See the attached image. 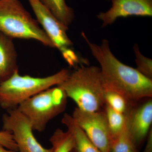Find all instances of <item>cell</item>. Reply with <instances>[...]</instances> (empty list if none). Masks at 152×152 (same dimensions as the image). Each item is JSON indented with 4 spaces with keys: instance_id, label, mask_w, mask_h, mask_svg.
<instances>
[{
    "instance_id": "8",
    "label": "cell",
    "mask_w": 152,
    "mask_h": 152,
    "mask_svg": "<svg viewBox=\"0 0 152 152\" xmlns=\"http://www.w3.org/2000/svg\"><path fill=\"white\" fill-rule=\"evenodd\" d=\"M47 35L63 56L71 50L73 44L67 34L68 27L61 23L39 0H28Z\"/></svg>"
},
{
    "instance_id": "2",
    "label": "cell",
    "mask_w": 152,
    "mask_h": 152,
    "mask_svg": "<svg viewBox=\"0 0 152 152\" xmlns=\"http://www.w3.org/2000/svg\"><path fill=\"white\" fill-rule=\"evenodd\" d=\"M57 86L64 91L79 109L89 112L104 110L105 90L100 68L81 65Z\"/></svg>"
},
{
    "instance_id": "22",
    "label": "cell",
    "mask_w": 152,
    "mask_h": 152,
    "mask_svg": "<svg viewBox=\"0 0 152 152\" xmlns=\"http://www.w3.org/2000/svg\"><path fill=\"white\" fill-rule=\"evenodd\" d=\"M109 1H110V0H109Z\"/></svg>"
},
{
    "instance_id": "17",
    "label": "cell",
    "mask_w": 152,
    "mask_h": 152,
    "mask_svg": "<svg viewBox=\"0 0 152 152\" xmlns=\"http://www.w3.org/2000/svg\"><path fill=\"white\" fill-rule=\"evenodd\" d=\"M104 98L106 104L115 110L121 113H126L131 105L133 104H131L122 95L110 90H105Z\"/></svg>"
},
{
    "instance_id": "7",
    "label": "cell",
    "mask_w": 152,
    "mask_h": 152,
    "mask_svg": "<svg viewBox=\"0 0 152 152\" xmlns=\"http://www.w3.org/2000/svg\"><path fill=\"white\" fill-rule=\"evenodd\" d=\"M72 116L101 152H109L111 136L104 110L87 112L77 107Z\"/></svg>"
},
{
    "instance_id": "19",
    "label": "cell",
    "mask_w": 152,
    "mask_h": 152,
    "mask_svg": "<svg viewBox=\"0 0 152 152\" xmlns=\"http://www.w3.org/2000/svg\"><path fill=\"white\" fill-rule=\"evenodd\" d=\"M0 144L8 149L19 152L13 136L9 131L4 130L0 131Z\"/></svg>"
},
{
    "instance_id": "18",
    "label": "cell",
    "mask_w": 152,
    "mask_h": 152,
    "mask_svg": "<svg viewBox=\"0 0 152 152\" xmlns=\"http://www.w3.org/2000/svg\"><path fill=\"white\" fill-rule=\"evenodd\" d=\"M133 49L135 56L137 70L147 78L152 80V60L142 54L137 44L134 46Z\"/></svg>"
},
{
    "instance_id": "13",
    "label": "cell",
    "mask_w": 152,
    "mask_h": 152,
    "mask_svg": "<svg viewBox=\"0 0 152 152\" xmlns=\"http://www.w3.org/2000/svg\"><path fill=\"white\" fill-rule=\"evenodd\" d=\"M58 20L66 26L72 23L75 18L73 10L65 0H39Z\"/></svg>"
},
{
    "instance_id": "1",
    "label": "cell",
    "mask_w": 152,
    "mask_h": 152,
    "mask_svg": "<svg viewBox=\"0 0 152 152\" xmlns=\"http://www.w3.org/2000/svg\"><path fill=\"white\" fill-rule=\"evenodd\" d=\"M82 35L100 66L105 90L122 95L131 104L152 98V80L118 59L112 53L107 40H103L102 44L98 45L91 42L84 33Z\"/></svg>"
},
{
    "instance_id": "21",
    "label": "cell",
    "mask_w": 152,
    "mask_h": 152,
    "mask_svg": "<svg viewBox=\"0 0 152 152\" xmlns=\"http://www.w3.org/2000/svg\"><path fill=\"white\" fill-rule=\"evenodd\" d=\"M0 152H19L8 149L0 144Z\"/></svg>"
},
{
    "instance_id": "15",
    "label": "cell",
    "mask_w": 152,
    "mask_h": 152,
    "mask_svg": "<svg viewBox=\"0 0 152 152\" xmlns=\"http://www.w3.org/2000/svg\"><path fill=\"white\" fill-rule=\"evenodd\" d=\"M104 111L112 139L124 130L126 127V116L125 114L115 110L106 103Z\"/></svg>"
},
{
    "instance_id": "10",
    "label": "cell",
    "mask_w": 152,
    "mask_h": 152,
    "mask_svg": "<svg viewBox=\"0 0 152 152\" xmlns=\"http://www.w3.org/2000/svg\"><path fill=\"white\" fill-rule=\"evenodd\" d=\"M108 10L99 13L97 18L102 26L111 25L120 18L129 16H152V0H110Z\"/></svg>"
},
{
    "instance_id": "14",
    "label": "cell",
    "mask_w": 152,
    "mask_h": 152,
    "mask_svg": "<svg viewBox=\"0 0 152 152\" xmlns=\"http://www.w3.org/2000/svg\"><path fill=\"white\" fill-rule=\"evenodd\" d=\"M52 152H72L75 146V140L72 133L67 130L58 129L49 139Z\"/></svg>"
},
{
    "instance_id": "6",
    "label": "cell",
    "mask_w": 152,
    "mask_h": 152,
    "mask_svg": "<svg viewBox=\"0 0 152 152\" xmlns=\"http://www.w3.org/2000/svg\"><path fill=\"white\" fill-rule=\"evenodd\" d=\"M3 129L13 136L19 152H52L44 148L36 138L28 119L16 108L7 111L2 117Z\"/></svg>"
},
{
    "instance_id": "20",
    "label": "cell",
    "mask_w": 152,
    "mask_h": 152,
    "mask_svg": "<svg viewBox=\"0 0 152 152\" xmlns=\"http://www.w3.org/2000/svg\"><path fill=\"white\" fill-rule=\"evenodd\" d=\"M147 143L142 152H152V129H151L147 137Z\"/></svg>"
},
{
    "instance_id": "12",
    "label": "cell",
    "mask_w": 152,
    "mask_h": 152,
    "mask_svg": "<svg viewBox=\"0 0 152 152\" xmlns=\"http://www.w3.org/2000/svg\"><path fill=\"white\" fill-rule=\"evenodd\" d=\"M61 122L73 136L75 146L72 152H101L91 142L72 115L64 114Z\"/></svg>"
},
{
    "instance_id": "3",
    "label": "cell",
    "mask_w": 152,
    "mask_h": 152,
    "mask_svg": "<svg viewBox=\"0 0 152 152\" xmlns=\"http://www.w3.org/2000/svg\"><path fill=\"white\" fill-rule=\"evenodd\" d=\"M70 72L63 69L44 77L21 76L17 71L0 83V107L7 111L16 108L19 105L44 90L58 86L68 77Z\"/></svg>"
},
{
    "instance_id": "9",
    "label": "cell",
    "mask_w": 152,
    "mask_h": 152,
    "mask_svg": "<svg viewBox=\"0 0 152 152\" xmlns=\"http://www.w3.org/2000/svg\"><path fill=\"white\" fill-rule=\"evenodd\" d=\"M126 128L133 142L139 148L152 129V98L133 104L125 114Z\"/></svg>"
},
{
    "instance_id": "11",
    "label": "cell",
    "mask_w": 152,
    "mask_h": 152,
    "mask_svg": "<svg viewBox=\"0 0 152 152\" xmlns=\"http://www.w3.org/2000/svg\"><path fill=\"white\" fill-rule=\"evenodd\" d=\"M13 39L0 31V83L18 71Z\"/></svg>"
},
{
    "instance_id": "5",
    "label": "cell",
    "mask_w": 152,
    "mask_h": 152,
    "mask_svg": "<svg viewBox=\"0 0 152 152\" xmlns=\"http://www.w3.org/2000/svg\"><path fill=\"white\" fill-rule=\"evenodd\" d=\"M67 99L64 91L57 86L29 98L18 108L29 121L33 130L42 132L51 120L64 111Z\"/></svg>"
},
{
    "instance_id": "16",
    "label": "cell",
    "mask_w": 152,
    "mask_h": 152,
    "mask_svg": "<svg viewBox=\"0 0 152 152\" xmlns=\"http://www.w3.org/2000/svg\"><path fill=\"white\" fill-rule=\"evenodd\" d=\"M109 152H138L126 127L122 132L111 139Z\"/></svg>"
},
{
    "instance_id": "4",
    "label": "cell",
    "mask_w": 152,
    "mask_h": 152,
    "mask_svg": "<svg viewBox=\"0 0 152 152\" xmlns=\"http://www.w3.org/2000/svg\"><path fill=\"white\" fill-rule=\"evenodd\" d=\"M0 31L12 39H33L55 48L37 20L19 0H0Z\"/></svg>"
}]
</instances>
